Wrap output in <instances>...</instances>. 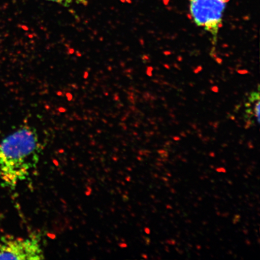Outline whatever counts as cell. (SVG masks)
I'll use <instances>...</instances> for the list:
<instances>
[{
  "mask_svg": "<svg viewBox=\"0 0 260 260\" xmlns=\"http://www.w3.org/2000/svg\"><path fill=\"white\" fill-rule=\"evenodd\" d=\"M42 146L37 130L25 125L0 142V181L14 189L39 162Z\"/></svg>",
  "mask_w": 260,
  "mask_h": 260,
  "instance_id": "cell-1",
  "label": "cell"
},
{
  "mask_svg": "<svg viewBox=\"0 0 260 260\" xmlns=\"http://www.w3.org/2000/svg\"><path fill=\"white\" fill-rule=\"evenodd\" d=\"M230 0H189V14L198 27H202L216 40L222 27L224 12Z\"/></svg>",
  "mask_w": 260,
  "mask_h": 260,
  "instance_id": "cell-2",
  "label": "cell"
},
{
  "mask_svg": "<svg viewBox=\"0 0 260 260\" xmlns=\"http://www.w3.org/2000/svg\"><path fill=\"white\" fill-rule=\"evenodd\" d=\"M44 258L38 237L15 238L4 237L0 241V259L38 260Z\"/></svg>",
  "mask_w": 260,
  "mask_h": 260,
  "instance_id": "cell-3",
  "label": "cell"
},
{
  "mask_svg": "<svg viewBox=\"0 0 260 260\" xmlns=\"http://www.w3.org/2000/svg\"><path fill=\"white\" fill-rule=\"evenodd\" d=\"M248 103H246L245 117L246 125H255V121L259 123V90L253 92L250 95Z\"/></svg>",
  "mask_w": 260,
  "mask_h": 260,
  "instance_id": "cell-4",
  "label": "cell"
},
{
  "mask_svg": "<svg viewBox=\"0 0 260 260\" xmlns=\"http://www.w3.org/2000/svg\"><path fill=\"white\" fill-rule=\"evenodd\" d=\"M47 1L56 3L64 6V7L69 8L74 3H77V4L86 5L88 0H47Z\"/></svg>",
  "mask_w": 260,
  "mask_h": 260,
  "instance_id": "cell-5",
  "label": "cell"
},
{
  "mask_svg": "<svg viewBox=\"0 0 260 260\" xmlns=\"http://www.w3.org/2000/svg\"><path fill=\"white\" fill-rule=\"evenodd\" d=\"M240 219H241V217H240L239 214H237V215H236L235 217V219H234L233 220V223L236 224L237 222H239L240 220Z\"/></svg>",
  "mask_w": 260,
  "mask_h": 260,
  "instance_id": "cell-6",
  "label": "cell"
},
{
  "mask_svg": "<svg viewBox=\"0 0 260 260\" xmlns=\"http://www.w3.org/2000/svg\"><path fill=\"white\" fill-rule=\"evenodd\" d=\"M167 242L169 245H176V241H175V240L171 239V240H167Z\"/></svg>",
  "mask_w": 260,
  "mask_h": 260,
  "instance_id": "cell-7",
  "label": "cell"
},
{
  "mask_svg": "<svg viewBox=\"0 0 260 260\" xmlns=\"http://www.w3.org/2000/svg\"><path fill=\"white\" fill-rule=\"evenodd\" d=\"M161 158H168L169 157V153L167 151L164 152V153H162L160 154Z\"/></svg>",
  "mask_w": 260,
  "mask_h": 260,
  "instance_id": "cell-8",
  "label": "cell"
},
{
  "mask_svg": "<svg viewBox=\"0 0 260 260\" xmlns=\"http://www.w3.org/2000/svg\"><path fill=\"white\" fill-rule=\"evenodd\" d=\"M216 171L219 172H223V173H225V172H226L225 169L223 168H217Z\"/></svg>",
  "mask_w": 260,
  "mask_h": 260,
  "instance_id": "cell-9",
  "label": "cell"
},
{
  "mask_svg": "<svg viewBox=\"0 0 260 260\" xmlns=\"http://www.w3.org/2000/svg\"><path fill=\"white\" fill-rule=\"evenodd\" d=\"M155 165H157V167H160V168H161V167H164V165L161 164V162H156Z\"/></svg>",
  "mask_w": 260,
  "mask_h": 260,
  "instance_id": "cell-10",
  "label": "cell"
},
{
  "mask_svg": "<svg viewBox=\"0 0 260 260\" xmlns=\"http://www.w3.org/2000/svg\"><path fill=\"white\" fill-rule=\"evenodd\" d=\"M167 151L165 150V149H159V150L157 151V152L159 154H161L162 153H164L165 152H166Z\"/></svg>",
  "mask_w": 260,
  "mask_h": 260,
  "instance_id": "cell-11",
  "label": "cell"
},
{
  "mask_svg": "<svg viewBox=\"0 0 260 260\" xmlns=\"http://www.w3.org/2000/svg\"><path fill=\"white\" fill-rule=\"evenodd\" d=\"M146 241V245H149L151 243V240L149 238H145Z\"/></svg>",
  "mask_w": 260,
  "mask_h": 260,
  "instance_id": "cell-12",
  "label": "cell"
},
{
  "mask_svg": "<svg viewBox=\"0 0 260 260\" xmlns=\"http://www.w3.org/2000/svg\"><path fill=\"white\" fill-rule=\"evenodd\" d=\"M145 232H146V234H148V235H149V234L151 233L150 230L148 229V228H145Z\"/></svg>",
  "mask_w": 260,
  "mask_h": 260,
  "instance_id": "cell-13",
  "label": "cell"
},
{
  "mask_svg": "<svg viewBox=\"0 0 260 260\" xmlns=\"http://www.w3.org/2000/svg\"><path fill=\"white\" fill-rule=\"evenodd\" d=\"M209 155L210 156V157H215V153H214V152H210V154H209Z\"/></svg>",
  "mask_w": 260,
  "mask_h": 260,
  "instance_id": "cell-14",
  "label": "cell"
},
{
  "mask_svg": "<svg viewBox=\"0 0 260 260\" xmlns=\"http://www.w3.org/2000/svg\"><path fill=\"white\" fill-rule=\"evenodd\" d=\"M161 180L162 181H164L165 182H166V183H167V182L169 181V178H166V177H162L161 178Z\"/></svg>",
  "mask_w": 260,
  "mask_h": 260,
  "instance_id": "cell-15",
  "label": "cell"
},
{
  "mask_svg": "<svg viewBox=\"0 0 260 260\" xmlns=\"http://www.w3.org/2000/svg\"><path fill=\"white\" fill-rule=\"evenodd\" d=\"M245 242L247 244V245L250 246L251 245V243L249 240H246Z\"/></svg>",
  "mask_w": 260,
  "mask_h": 260,
  "instance_id": "cell-16",
  "label": "cell"
},
{
  "mask_svg": "<svg viewBox=\"0 0 260 260\" xmlns=\"http://www.w3.org/2000/svg\"><path fill=\"white\" fill-rule=\"evenodd\" d=\"M222 216H223V217H227L228 216H229V213L227 212V213L222 214Z\"/></svg>",
  "mask_w": 260,
  "mask_h": 260,
  "instance_id": "cell-17",
  "label": "cell"
},
{
  "mask_svg": "<svg viewBox=\"0 0 260 260\" xmlns=\"http://www.w3.org/2000/svg\"><path fill=\"white\" fill-rule=\"evenodd\" d=\"M165 251L167 252H170V249H169V247L168 246H165Z\"/></svg>",
  "mask_w": 260,
  "mask_h": 260,
  "instance_id": "cell-18",
  "label": "cell"
},
{
  "mask_svg": "<svg viewBox=\"0 0 260 260\" xmlns=\"http://www.w3.org/2000/svg\"><path fill=\"white\" fill-rule=\"evenodd\" d=\"M171 191L172 193H176V191H175L174 188H171Z\"/></svg>",
  "mask_w": 260,
  "mask_h": 260,
  "instance_id": "cell-19",
  "label": "cell"
},
{
  "mask_svg": "<svg viewBox=\"0 0 260 260\" xmlns=\"http://www.w3.org/2000/svg\"><path fill=\"white\" fill-rule=\"evenodd\" d=\"M167 208L168 209H173V208H172V207L170 206V205H167Z\"/></svg>",
  "mask_w": 260,
  "mask_h": 260,
  "instance_id": "cell-20",
  "label": "cell"
},
{
  "mask_svg": "<svg viewBox=\"0 0 260 260\" xmlns=\"http://www.w3.org/2000/svg\"><path fill=\"white\" fill-rule=\"evenodd\" d=\"M243 232L244 234H245V235H247L248 234V231L246 229V230H243Z\"/></svg>",
  "mask_w": 260,
  "mask_h": 260,
  "instance_id": "cell-21",
  "label": "cell"
},
{
  "mask_svg": "<svg viewBox=\"0 0 260 260\" xmlns=\"http://www.w3.org/2000/svg\"><path fill=\"white\" fill-rule=\"evenodd\" d=\"M154 178H158L159 177L158 175L157 174H153Z\"/></svg>",
  "mask_w": 260,
  "mask_h": 260,
  "instance_id": "cell-22",
  "label": "cell"
},
{
  "mask_svg": "<svg viewBox=\"0 0 260 260\" xmlns=\"http://www.w3.org/2000/svg\"><path fill=\"white\" fill-rule=\"evenodd\" d=\"M197 248L198 249V250H201V248H202V247H201V246H200V245H197Z\"/></svg>",
  "mask_w": 260,
  "mask_h": 260,
  "instance_id": "cell-23",
  "label": "cell"
},
{
  "mask_svg": "<svg viewBox=\"0 0 260 260\" xmlns=\"http://www.w3.org/2000/svg\"><path fill=\"white\" fill-rule=\"evenodd\" d=\"M165 186H167V187H171L170 184L168 183V182H167V183H166Z\"/></svg>",
  "mask_w": 260,
  "mask_h": 260,
  "instance_id": "cell-24",
  "label": "cell"
},
{
  "mask_svg": "<svg viewBox=\"0 0 260 260\" xmlns=\"http://www.w3.org/2000/svg\"><path fill=\"white\" fill-rule=\"evenodd\" d=\"M165 174L168 175V177H172V175L171 174V173H169V172H167V173H166Z\"/></svg>",
  "mask_w": 260,
  "mask_h": 260,
  "instance_id": "cell-25",
  "label": "cell"
},
{
  "mask_svg": "<svg viewBox=\"0 0 260 260\" xmlns=\"http://www.w3.org/2000/svg\"><path fill=\"white\" fill-rule=\"evenodd\" d=\"M157 161H158L159 162H161L162 161V159L160 158H157Z\"/></svg>",
  "mask_w": 260,
  "mask_h": 260,
  "instance_id": "cell-26",
  "label": "cell"
},
{
  "mask_svg": "<svg viewBox=\"0 0 260 260\" xmlns=\"http://www.w3.org/2000/svg\"><path fill=\"white\" fill-rule=\"evenodd\" d=\"M181 159H182V161H183L184 162H187V160H186V158H181Z\"/></svg>",
  "mask_w": 260,
  "mask_h": 260,
  "instance_id": "cell-27",
  "label": "cell"
},
{
  "mask_svg": "<svg viewBox=\"0 0 260 260\" xmlns=\"http://www.w3.org/2000/svg\"><path fill=\"white\" fill-rule=\"evenodd\" d=\"M152 198V199H155V196L153 194H151L150 196Z\"/></svg>",
  "mask_w": 260,
  "mask_h": 260,
  "instance_id": "cell-28",
  "label": "cell"
},
{
  "mask_svg": "<svg viewBox=\"0 0 260 260\" xmlns=\"http://www.w3.org/2000/svg\"><path fill=\"white\" fill-rule=\"evenodd\" d=\"M186 223H191V221L190 220H187Z\"/></svg>",
  "mask_w": 260,
  "mask_h": 260,
  "instance_id": "cell-29",
  "label": "cell"
},
{
  "mask_svg": "<svg viewBox=\"0 0 260 260\" xmlns=\"http://www.w3.org/2000/svg\"><path fill=\"white\" fill-rule=\"evenodd\" d=\"M227 181H228V182H229V183L230 184H232V185L233 184V182L232 181H229V180H227Z\"/></svg>",
  "mask_w": 260,
  "mask_h": 260,
  "instance_id": "cell-30",
  "label": "cell"
},
{
  "mask_svg": "<svg viewBox=\"0 0 260 260\" xmlns=\"http://www.w3.org/2000/svg\"><path fill=\"white\" fill-rule=\"evenodd\" d=\"M210 167L211 169H213H213H214V167L213 165H210Z\"/></svg>",
  "mask_w": 260,
  "mask_h": 260,
  "instance_id": "cell-31",
  "label": "cell"
},
{
  "mask_svg": "<svg viewBox=\"0 0 260 260\" xmlns=\"http://www.w3.org/2000/svg\"><path fill=\"white\" fill-rule=\"evenodd\" d=\"M143 256H144V257L146 259H148V256H146V255H143Z\"/></svg>",
  "mask_w": 260,
  "mask_h": 260,
  "instance_id": "cell-32",
  "label": "cell"
},
{
  "mask_svg": "<svg viewBox=\"0 0 260 260\" xmlns=\"http://www.w3.org/2000/svg\"><path fill=\"white\" fill-rule=\"evenodd\" d=\"M222 162H223L224 164L226 165V161L225 160H221Z\"/></svg>",
  "mask_w": 260,
  "mask_h": 260,
  "instance_id": "cell-33",
  "label": "cell"
},
{
  "mask_svg": "<svg viewBox=\"0 0 260 260\" xmlns=\"http://www.w3.org/2000/svg\"><path fill=\"white\" fill-rule=\"evenodd\" d=\"M170 216H171V217H174V215L173 214L170 213Z\"/></svg>",
  "mask_w": 260,
  "mask_h": 260,
  "instance_id": "cell-34",
  "label": "cell"
},
{
  "mask_svg": "<svg viewBox=\"0 0 260 260\" xmlns=\"http://www.w3.org/2000/svg\"><path fill=\"white\" fill-rule=\"evenodd\" d=\"M174 139L175 140V141H178V140H180V138H175Z\"/></svg>",
  "mask_w": 260,
  "mask_h": 260,
  "instance_id": "cell-35",
  "label": "cell"
},
{
  "mask_svg": "<svg viewBox=\"0 0 260 260\" xmlns=\"http://www.w3.org/2000/svg\"><path fill=\"white\" fill-rule=\"evenodd\" d=\"M244 177L246 178H248V176H247V175H244Z\"/></svg>",
  "mask_w": 260,
  "mask_h": 260,
  "instance_id": "cell-36",
  "label": "cell"
},
{
  "mask_svg": "<svg viewBox=\"0 0 260 260\" xmlns=\"http://www.w3.org/2000/svg\"><path fill=\"white\" fill-rule=\"evenodd\" d=\"M194 207H197V206H198V204H194Z\"/></svg>",
  "mask_w": 260,
  "mask_h": 260,
  "instance_id": "cell-37",
  "label": "cell"
},
{
  "mask_svg": "<svg viewBox=\"0 0 260 260\" xmlns=\"http://www.w3.org/2000/svg\"><path fill=\"white\" fill-rule=\"evenodd\" d=\"M201 180H204V177H200Z\"/></svg>",
  "mask_w": 260,
  "mask_h": 260,
  "instance_id": "cell-38",
  "label": "cell"
},
{
  "mask_svg": "<svg viewBox=\"0 0 260 260\" xmlns=\"http://www.w3.org/2000/svg\"><path fill=\"white\" fill-rule=\"evenodd\" d=\"M180 211H178V210L177 211V214H180Z\"/></svg>",
  "mask_w": 260,
  "mask_h": 260,
  "instance_id": "cell-39",
  "label": "cell"
},
{
  "mask_svg": "<svg viewBox=\"0 0 260 260\" xmlns=\"http://www.w3.org/2000/svg\"><path fill=\"white\" fill-rule=\"evenodd\" d=\"M236 160H237V161H239V158H236Z\"/></svg>",
  "mask_w": 260,
  "mask_h": 260,
  "instance_id": "cell-40",
  "label": "cell"
},
{
  "mask_svg": "<svg viewBox=\"0 0 260 260\" xmlns=\"http://www.w3.org/2000/svg\"><path fill=\"white\" fill-rule=\"evenodd\" d=\"M177 245H178H178H179V246H180V245H181L180 243H177Z\"/></svg>",
  "mask_w": 260,
  "mask_h": 260,
  "instance_id": "cell-41",
  "label": "cell"
},
{
  "mask_svg": "<svg viewBox=\"0 0 260 260\" xmlns=\"http://www.w3.org/2000/svg\"><path fill=\"white\" fill-rule=\"evenodd\" d=\"M211 183H214V180H211Z\"/></svg>",
  "mask_w": 260,
  "mask_h": 260,
  "instance_id": "cell-42",
  "label": "cell"
}]
</instances>
